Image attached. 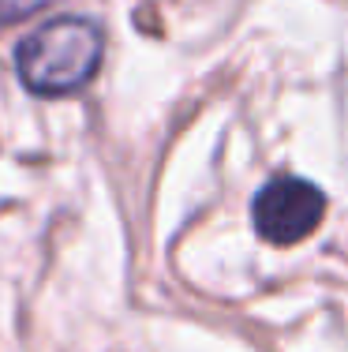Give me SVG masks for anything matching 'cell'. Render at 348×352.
Listing matches in <instances>:
<instances>
[{
	"mask_svg": "<svg viewBox=\"0 0 348 352\" xmlns=\"http://www.w3.org/2000/svg\"><path fill=\"white\" fill-rule=\"evenodd\" d=\"M322 214H326V195L311 180H300V176H273L255 195V206H251L255 232L277 248L308 240L322 225Z\"/></svg>",
	"mask_w": 348,
	"mask_h": 352,
	"instance_id": "obj_2",
	"label": "cell"
},
{
	"mask_svg": "<svg viewBox=\"0 0 348 352\" xmlns=\"http://www.w3.org/2000/svg\"><path fill=\"white\" fill-rule=\"evenodd\" d=\"M49 4H56V0H0V27H4V23L27 19V15L41 12V8H49Z\"/></svg>",
	"mask_w": 348,
	"mask_h": 352,
	"instance_id": "obj_3",
	"label": "cell"
},
{
	"mask_svg": "<svg viewBox=\"0 0 348 352\" xmlns=\"http://www.w3.org/2000/svg\"><path fill=\"white\" fill-rule=\"evenodd\" d=\"M105 34L86 15H64L38 27L15 49V72L38 98H64L82 90L102 68Z\"/></svg>",
	"mask_w": 348,
	"mask_h": 352,
	"instance_id": "obj_1",
	"label": "cell"
}]
</instances>
